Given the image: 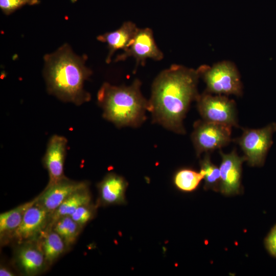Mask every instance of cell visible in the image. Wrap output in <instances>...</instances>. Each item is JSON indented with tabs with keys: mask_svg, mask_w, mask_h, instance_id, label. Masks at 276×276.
I'll list each match as a JSON object with an SVG mask.
<instances>
[{
	"mask_svg": "<svg viewBox=\"0 0 276 276\" xmlns=\"http://www.w3.org/2000/svg\"><path fill=\"white\" fill-rule=\"evenodd\" d=\"M197 70L173 64L161 72L152 85L149 110L153 122L178 134H185L183 120L199 94Z\"/></svg>",
	"mask_w": 276,
	"mask_h": 276,
	"instance_id": "1",
	"label": "cell"
},
{
	"mask_svg": "<svg viewBox=\"0 0 276 276\" xmlns=\"http://www.w3.org/2000/svg\"><path fill=\"white\" fill-rule=\"evenodd\" d=\"M85 59L75 54L64 44L55 52L44 56L43 75L48 91L61 100L81 105L90 100L84 88L92 74Z\"/></svg>",
	"mask_w": 276,
	"mask_h": 276,
	"instance_id": "2",
	"label": "cell"
},
{
	"mask_svg": "<svg viewBox=\"0 0 276 276\" xmlns=\"http://www.w3.org/2000/svg\"><path fill=\"white\" fill-rule=\"evenodd\" d=\"M141 82L135 79L129 86L104 83L97 94V101L104 119L116 126L137 127L146 120L149 100L141 91Z\"/></svg>",
	"mask_w": 276,
	"mask_h": 276,
	"instance_id": "3",
	"label": "cell"
},
{
	"mask_svg": "<svg viewBox=\"0 0 276 276\" xmlns=\"http://www.w3.org/2000/svg\"><path fill=\"white\" fill-rule=\"evenodd\" d=\"M206 86V91L219 95L242 94V84L239 71L234 63L224 60L210 66L202 65L197 69Z\"/></svg>",
	"mask_w": 276,
	"mask_h": 276,
	"instance_id": "4",
	"label": "cell"
},
{
	"mask_svg": "<svg viewBox=\"0 0 276 276\" xmlns=\"http://www.w3.org/2000/svg\"><path fill=\"white\" fill-rule=\"evenodd\" d=\"M276 131V123L272 122L260 129H244L240 137L237 140L244 152L248 164L252 167H261L273 141Z\"/></svg>",
	"mask_w": 276,
	"mask_h": 276,
	"instance_id": "5",
	"label": "cell"
},
{
	"mask_svg": "<svg viewBox=\"0 0 276 276\" xmlns=\"http://www.w3.org/2000/svg\"><path fill=\"white\" fill-rule=\"evenodd\" d=\"M197 107L202 120L238 127L236 105L233 100L224 95H213L205 91L199 95Z\"/></svg>",
	"mask_w": 276,
	"mask_h": 276,
	"instance_id": "6",
	"label": "cell"
},
{
	"mask_svg": "<svg viewBox=\"0 0 276 276\" xmlns=\"http://www.w3.org/2000/svg\"><path fill=\"white\" fill-rule=\"evenodd\" d=\"M193 127L191 139L198 156L225 146L232 141L231 127L203 120L196 121Z\"/></svg>",
	"mask_w": 276,
	"mask_h": 276,
	"instance_id": "7",
	"label": "cell"
},
{
	"mask_svg": "<svg viewBox=\"0 0 276 276\" xmlns=\"http://www.w3.org/2000/svg\"><path fill=\"white\" fill-rule=\"evenodd\" d=\"M123 51L116 57L114 61H122L133 57L136 61V68L140 65H145L148 59L159 61L164 57L163 52L156 44L152 30L149 28H138L132 40Z\"/></svg>",
	"mask_w": 276,
	"mask_h": 276,
	"instance_id": "8",
	"label": "cell"
},
{
	"mask_svg": "<svg viewBox=\"0 0 276 276\" xmlns=\"http://www.w3.org/2000/svg\"><path fill=\"white\" fill-rule=\"evenodd\" d=\"M36 202L27 210L20 224L8 238L18 244L36 240L47 228L51 214Z\"/></svg>",
	"mask_w": 276,
	"mask_h": 276,
	"instance_id": "9",
	"label": "cell"
},
{
	"mask_svg": "<svg viewBox=\"0 0 276 276\" xmlns=\"http://www.w3.org/2000/svg\"><path fill=\"white\" fill-rule=\"evenodd\" d=\"M220 154L221 163L219 167V191L226 196L239 194L241 190L242 165L246 161L245 157L239 156L235 150L227 154L221 151Z\"/></svg>",
	"mask_w": 276,
	"mask_h": 276,
	"instance_id": "10",
	"label": "cell"
},
{
	"mask_svg": "<svg viewBox=\"0 0 276 276\" xmlns=\"http://www.w3.org/2000/svg\"><path fill=\"white\" fill-rule=\"evenodd\" d=\"M14 262L25 275H37L47 267L38 239L18 243L15 251Z\"/></svg>",
	"mask_w": 276,
	"mask_h": 276,
	"instance_id": "11",
	"label": "cell"
},
{
	"mask_svg": "<svg viewBox=\"0 0 276 276\" xmlns=\"http://www.w3.org/2000/svg\"><path fill=\"white\" fill-rule=\"evenodd\" d=\"M67 141L61 135H53L49 140L42 159L44 167L48 171L49 181L47 186L56 183L66 177L64 165Z\"/></svg>",
	"mask_w": 276,
	"mask_h": 276,
	"instance_id": "12",
	"label": "cell"
},
{
	"mask_svg": "<svg viewBox=\"0 0 276 276\" xmlns=\"http://www.w3.org/2000/svg\"><path fill=\"white\" fill-rule=\"evenodd\" d=\"M86 181H77L65 177L50 186L37 197L36 204L52 214L72 194L88 185Z\"/></svg>",
	"mask_w": 276,
	"mask_h": 276,
	"instance_id": "13",
	"label": "cell"
},
{
	"mask_svg": "<svg viewBox=\"0 0 276 276\" xmlns=\"http://www.w3.org/2000/svg\"><path fill=\"white\" fill-rule=\"evenodd\" d=\"M127 186L122 176L113 172L107 174L97 184L98 197L96 204L98 207L125 204Z\"/></svg>",
	"mask_w": 276,
	"mask_h": 276,
	"instance_id": "14",
	"label": "cell"
},
{
	"mask_svg": "<svg viewBox=\"0 0 276 276\" xmlns=\"http://www.w3.org/2000/svg\"><path fill=\"white\" fill-rule=\"evenodd\" d=\"M138 28L130 21L124 22L116 30L107 32L97 37V40L107 44L108 53L106 58L107 63H109L114 53L118 50H124L133 38Z\"/></svg>",
	"mask_w": 276,
	"mask_h": 276,
	"instance_id": "15",
	"label": "cell"
},
{
	"mask_svg": "<svg viewBox=\"0 0 276 276\" xmlns=\"http://www.w3.org/2000/svg\"><path fill=\"white\" fill-rule=\"evenodd\" d=\"M91 202V195L89 184L74 192L50 215L47 227L51 226L60 218L71 216L80 206Z\"/></svg>",
	"mask_w": 276,
	"mask_h": 276,
	"instance_id": "16",
	"label": "cell"
},
{
	"mask_svg": "<svg viewBox=\"0 0 276 276\" xmlns=\"http://www.w3.org/2000/svg\"><path fill=\"white\" fill-rule=\"evenodd\" d=\"M47 266H51L66 251L60 236L51 228H47L38 237Z\"/></svg>",
	"mask_w": 276,
	"mask_h": 276,
	"instance_id": "17",
	"label": "cell"
},
{
	"mask_svg": "<svg viewBox=\"0 0 276 276\" xmlns=\"http://www.w3.org/2000/svg\"><path fill=\"white\" fill-rule=\"evenodd\" d=\"M38 197L0 214L1 239L8 238L20 224L27 210L37 200Z\"/></svg>",
	"mask_w": 276,
	"mask_h": 276,
	"instance_id": "18",
	"label": "cell"
},
{
	"mask_svg": "<svg viewBox=\"0 0 276 276\" xmlns=\"http://www.w3.org/2000/svg\"><path fill=\"white\" fill-rule=\"evenodd\" d=\"M63 240L66 248L70 249L75 243L83 227L76 222L70 216L58 219L51 227Z\"/></svg>",
	"mask_w": 276,
	"mask_h": 276,
	"instance_id": "19",
	"label": "cell"
},
{
	"mask_svg": "<svg viewBox=\"0 0 276 276\" xmlns=\"http://www.w3.org/2000/svg\"><path fill=\"white\" fill-rule=\"evenodd\" d=\"M203 179L200 172L189 168L178 170L174 176V183L180 191L191 192L195 190Z\"/></svg>",
	"mask_w": 276,
	"mask_h": 276,
	"instance_id": "20",
	"label": "cell"
},
{
	"mask_svg": "<svg viewBox=\"0 0 276 276\" xmlns=\"http://www.w3.org/2000/svg\"><path fill=\"white\" fill-rule=\"evenodd\" d=\"M200 172L204 180V188L206 190L211 189L214 191H219L220 169L211 162L210 156L208 153L200 160Z\"/></svg>",
	"mask_w": 276,
	"mask_h": 276,
	"instance_id": "21",
	"label": "cell"
},
{
	"mask_svg": "<svg viewBox=\"0 0 276 276\" xmlns=\"http://www.w3.org/2000/svg\"><path fill=\"white\" fill-rule=\"evenodd\" d=\"M98 206L91 202L78 207L70 216L83 228L96 216Z\"/></svg>",
	"mask_w": 276,
	"mask_h": 276,
	"instance_id": "22",
	"label": "cell"
},
{
	"mask_svg": "<svg viewBox=\"0 0 276 276\" xmlns=\"http://www.w3.org/2000/svg\"><path fill=\"white\" fill-rule=\"evenodd\" d=\"M39 3V0H0V8L4 14L9 15L25 5H34Z\"/></svg>",
	"mask_w": 276,
	"mask_h": 276,
	"instance_id": "23",
	"label": "cell"
},
{
	"mask_svg": "<svg viewBox=\"0 0 276 276\" xmlns=\"http://www.w3.org/2000/svg\"><path fill=\"white\" fill-rule=\"evenodd\" d=\"M265 247L270 255L276 258V224L271 229L265 239Z\"/></svg>",
	"mask_w": 276,
	"mask_h": 276,
	"instance_id": "24",
	"label": "cell"
},
{
	"mask_svg": "<svg viewBox=\"0 0 276 276\" xmlns=\"http://www.w3.org/2000/svg\"><path fill=\"white\" fill-rule=\"evenodd\" d=\"M1 276H14L15 273L8 267L1 265L0 267Z\"/></svg>",
	"mask_w": 276,
	"mask_h": 276,
	"instance_id": "25",
	"label": "cell"
}]
</instances>
